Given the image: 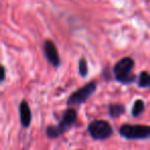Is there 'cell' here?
Listing matches in <instances>:
<instances>
[{"label": "cell", "instance_id": "cell-12", "mask_svg": "<svg viewBox=\"0 0 150 150\" xmlns=\"http://www.w3.org/2000/svg\"><path fill=\"white\" fill-rule=\"evenodd\" d=\"M1 70H2V77H1V82L4 81L5 79V76H6V69H5L4 66L1 67Z\"/></svg>", "mask_w": 150, "mask_h": 150}, {"label": "cell", "instance_id": "cell-4", "mask_svg": "<svg viewBox=\"0 0 150 150\" xmlns=\"http://www.w3.org/2000/svg\"><path fill=\"white\" fill-rule=\"evenodd\" d=\"M88 133L95 141H105L114 135V129L107 120L95 119L88 123Z\"/></svg>", "mask_w": 150, "mask_h": 150}, {"label": "cell", "instance_id": "cell-11", "mask_svg": "<svg viewBox=\"0 0 150 150\" xmlns=\"http://www.w3.org/2000/svg\"><path fill=\"white\" fill-rule=\"evenodd\" d=\"M78 73H79V75L81 76V77H86L88 74V62H86L84 57L80 58L79 62H78Z\"/></svg>", "mask_w": 150, "mask_h": 150}, {"label": "cell", "instance_id": "cell-5", "mask_svg": "<svg viewBox=\"0 0 150 150\" xmlns=\"http://www.w3.org/2000/svg\"><path fill=\"white\" fill-rule=\"evenodd\" d=\"M97 86H98V84L95 80L88 81V83H86L83 86L73 92L69 96L68 100H67V106L74 108L76 106L84 104L91 98V96H93V94L96 92Z\"/></svg>", "mask_w": 150, "mask_h": 150}, {"label": "cell", "instance_id": "cell-7", "mask_svg": "<svg viewBox=\"0 0 150 150\" xmlns=\"http://www.w3.org/2000/svg\"><path fill=\"white\" fill-rule=\"evenodd\" d=\"M19 113H20V121L24 129H27L30 127L32 122V111L30 108L29 103L26 100H23L20 103L19 106Z\"/></svg>", "mask_w": 150, "mask_h": 150}, {"label": "cell", "instance_id": "cell-1", "mask_svg": "<svg viewBox=\"0 0 150 150\" xmlns=\"http://www.w3.org/2000/svg\"><path fill=\"white\" fill-rule=\"evenodd\" d=\"M77 111L76 109L69 107L63 114L62 118L60 119L58 125H48L45 129L46 137L50 140H54L60 138L64 135L66 132H68L72 127H74L77 122Z\"/></svg>", "mask_w": 150, "mask_h": 150}, {"label": "cell", "instance_id": "cell-14", "mask_svg": "<svg viewBox=\"0 0 150 150\" xmlns=\"http://www.w3.org/2000/svg\"><path fill=\"white\" fill-rule=\"evenodd\" d=\"M77 150H83V149H77Z\"/></svg>", "mask_w": 150, "mask_h": 150}, {"label": "cell", "instance_id": "cell-2", "mask_svg": "<svg viewBox=\"0 0 150 150\" xmlns=\"http://www.w3.org/2000/svg\"><path fill=\"white\" fill-rule=\"evenodd\" d=\"M135 67V61L131 57H123L118 60L113 66V75L117 82L129 86L136 81L137 77L133 73Z\"/></svg>", "mask_w": 150, "mask_h": 150}, {"label": "cell", "instance_id": "cell-3", "mask_svg": "<svg viewBox=\"0 0 150 150\" xmlns=\"http://www.w3.org/2000/svg\"><path fill=\"white\" fill-rule=\"evenodd\" d=\"M120 137L127 140H147L150 139V125L140 123H123L119 127Z\"/></svg>", "mask_w": 150, "mask_h": 150}, {"label": "cell", "instance_id": "cell-8", "mask_svg": "<svg viewBox=\"0 0 150 150\" xmlns=\"http://www.w3.org/2000/svg\"><path fill=\"white\" fill-rule=\"evenodd\" d=\"M125 113V106L120 103H110L108 105V114L111 118H118Z\"/></svg>", "mask_w": 150, "mask_h": 150}, {"label": "cell", "instance_id": "cell-10", "mask_svg": "<svg viewBox=\"0 0 150 150\" xmlns=\"http://www.w3.org/2000/svg\"><path fill=\"white\" fill-rule=\"evenodd\" d=\"M149 79H150V73L148 71H142L140 73L137 80L138 86L141 88H148V86H149Z\"/></svg>", "mask_w": 150, "mask_h": 150}, {"label": "cell", "instance_id": "cell-6", "mask_svg": "<svg viewBox=\"0 0 150 150\" xmlns=\"http://www.w3.org/2000/svg\"><path fill=\"white\" fill-rule=\"evenodd\" d=\"M42 50H43V54L47 62L54 68H59L61 65V58L54 42L50 39L45 40L43 46H42Z\"/></svg>", "mask_w": 150, "mask_h": 150}, {"label": "cell", "instance_id": "cell-13", "mask_svg": "<svg viewBox=\"0 0 150 150\" xmlns=\"http://www.w3.org/2000/svg\"><path fill=\"white\" fill-rule=\"evenodd\" d=\"M148 88H150V79H149V86H148Z\"/></svg>", "mask_w": 150, "mask_h": 150}, {"label": "cell", "instance_id": "cell-9", "mask_svg": "<svg viewBox=\"0 0 150 150\" xmlns=\"http://www.w3.org/2000/svg\"><path fill=\"white\" fill-rule=\"evenodd\" d=\"M145 111V102L142 99H137L134 102L133 108H132V116L134 117H139Z\"/></svg>", "mask_w": 150, "mask_h": 150}]
</instances>
